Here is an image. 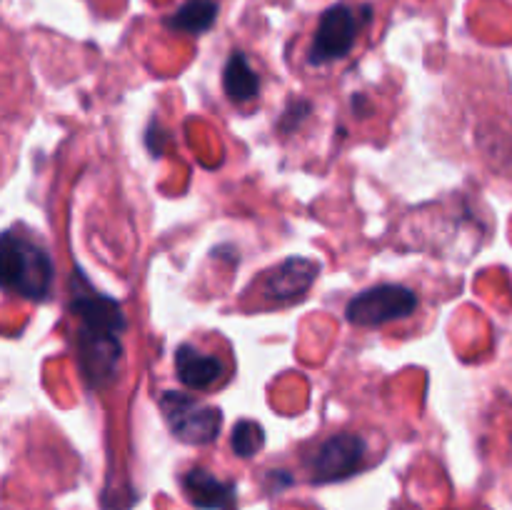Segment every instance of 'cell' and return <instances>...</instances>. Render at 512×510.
I'll return each instance as SVG.
<instances>
[{"label": "cell", "instance_id": "6da1fadb", "mask_svg": "<svg viewBox=\"0 0 512 510\" xmlns=\"http://www.w3.org/2000/svg\"><path fill=\"white\" fill-rule=\"evenodd\" d=\"M70 313L78 323L75 350L80 373L90 388H105L115 380L123 358V308L115 298L98 293L83 270L75 268L70 278Z\"/></svg>", "mask_w": 512, "mask_h": 510}, {"label": "cell", "instance_id": "7a4b0ae2", "mask_svg": "<svg viewBox=\"0 0 512 510\" xmlns=\"http://www.w3.org/2000/svg\"><path fill=\"white\" fill-rule=\"evenodd\" d=\"M0 275L10 293L28 300H45L53 288L55 268L43 245L28 235L8 230L0 243Z\"/></svg>", "mask_w": 512, "mask_h": 510}, {"label": "cell", "instance_id": "3957f363", "mask_svg": "<svg viewBox=\"0 0 512 510\" xmlns=\"http://www.w3.org/2000/svg\"><path fill=\"white\" fill-rule=\"evenodd\" d=\"M373 18V5L335 3L323 10L308 48L310 65H328L345 58L358 43V35Z\"/></svg>", "mask_w": 512, "mask_h": 510}, {"label": "cell", "instance_id": "277c9868", "mask_svg": "<svg viewBox=\"0 0 512 510\" xmlns=\"http://www.w3.org/2000/svg\"><path fill=\"white\" fill-rule=\"evenodd\" d=\"M160 410H163L165 423L180 443L208 445L220 435L223 413L218 408L200 403L193 395L165 390L160 395Z\"/></svg>", "mask_w": 512, "mask_h": 510}, {"label": "cell", "instance_id": "5b68a950", "mask_svg": "<svg viewBox=\"0 0 512 510\" xmlns=\"http://www.w3.org/2000/svg\"><path fill=\"white\" fill-rule=\"evenodd\" d=\"M415 310H418V295L413 290L398 283H383L355 295L345 308V315L353 325L375 328V325L408 318Z\"/></svg>", "mask_w": 512, "mask_h": 510}, {"label": "cell", "instance_id": "8992f818", "mask_svg": "<svg viewBox=\"0 0 512 510\" xmlns=\"http://www.w3.org/2000/svg\"><path fill=\"white\" fill-rule=\"evenodd\" d=\"M365 460V440L355 433H340L323 440L308 458L313 483H335L360 470Z\"/></svg>", "mask_w": 512, "mask_h": 510}, {"label": "cell", "instance_id": "52a82bcc", "mask_svg": "<svg viewBox=\"0 0 512 510\" xmlns=\"http://www.w3.org/2000/svg\"><path fill=\"white\" fill-rule=\"evenodd\" d=\"M318 273V260L295 255V258L283 260L278 268H273L265 275L263 285H260V295H263L268 305H290L295 300L305 298V293L313 288Z\"/></svg>", "mask_w": 512, "mask_h": 510}, {"label": "cell", "instance_id": "ba28073f", "mask_svg": "<svg viewBox=\"0 0 512 510\" xmlns=\"http://www.w3.org/2000/svg\"><path fill=\"white\" fill-rule=\"evenodd\" d=\"M175 373L178 380L190 390H208L225 378L223 358L195 343H183L175 350Z\"/></svg>", "mask_w": 512, "mask_h": 510}, {"label": "cell", "instance_id": "9c48e42d", "mask_svg": "<svg viewBox=\"0 0 512 510\" xmlns=\"http://www.w3.org/2000/svg\"><path fill=\"white\" fill-rule=\"evenodd\" d=\"M183 490L190 503L200 510H235L238 490L230 480L215 478L205 468H190L183 475Z\"/></svg>", "mask_w": 512, "mask_h": 510}, {"label": "cell", "instance_id": "30bf717a", "mask_svg": "<svg viewBox=\"0 0 512 510\" xmlns=\"http://www.w3.org/2000/svg\"><path fill=\"white\" fill-rule=\"evenodd\" d=\"M223 88L228 100L233 103H250V100L258 98L260 90V78L255 73V68L250 65L248 55L245 53H233L225 63V73H223Z\"/></svg>", "mask_w": 512, "mask_h": 510}, {"label": "cell", "instance_id": "8fae6325", "mask_svg": "<svg viewBox=\"0 0 512 510\" xmlns=\"http://www.w3.org/2000/svg\"><path fill=\"white\" fill-rule=\"evenodd\" d=\"M218 15V3L215 0H188L180 5L173 15L168 18V28L180 30V33H205L210 25L215 23Z\"/></svg>", "mask_w": 512, "mask_h": 510}, {"label": "cell", "instance_id": "7c38bea8", "mask_svg": "<svg viewBox=\"0 0 512 510\" xmlns=\"http://www.w3.org/2000/svg\"><path fill=\"white\" fill-rule=\"evenodd\" d=\"M265 443L263 428H260L255 420H240L233 428V435H230V445H233V453L238 458H253Z\"/></svg>", "mask_w": 512, "mask_h": 510}, {"label": "cell", "instance_id": "4fadbf2b", "mask_svg": "<svg viewBox=\"0 0 512 510\" xmlns=\"http://www.w3.org/2000/svg\"><path fill=\"white\" fill-rule=\"evenodd\" d=\"M308 113H310V103H305V100H290L283 118H280V130H283V133H293V130L308 118Z\"/></svg>", "mask_w": 512, "mask_h": 510}]
</instances>
